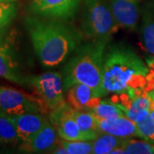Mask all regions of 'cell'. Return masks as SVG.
<instances>
[{"label": "cell", "mask_w": 154, "mask_h": 154, "mask_svg": "<svg viewBox=\"0 0 154 154\" xmlns=\"http://www.w3.org/2000/svg\"><path fill=\"white\" fill-rule=\"evenodd\" d=\"M25 24L34 51L45 67L64 62L81 45L84 37L81 30L66 21L35 16L27 17Z\"/></svg>", "instance_id": "6da1fadb"}, {"label": "cell", "mask_w": 154, "mask_h": 154, "mask_svg": "<svg viewBox=\"0 0 154 154\" xmlns=\"http://www.w3.org/2000/svg\"><path fill=\"white\" fill-rule=\"evenodd\" d=\"M149 69L140 57L125 45L109 47L104 57L103 84L105 93L120 94L146 85Z\"/></svg>", "instance_id": "7a4b0ae2"}, {"label": "cell", "mask_w": 154, "mask_h": 154, "mask_svg": "<svg viewBox=\"0 0 154 154\" xmlns=\"http://www.w3.org/2000/svg\"><path fill=\"white\" fill-rule=\"evenodd\" d=\"M105 47V43L92 41L72 53L62 73L65 91L74 84L82 83L92 88L96 96L106 95L103 84Z\"/></svg>", "instance_id": "3957f363"}, {"label": "cell", "mask_w": 154, "mask_h": 154, "mask_svg": "<svg viewBox=\"0 0 154 154\" xmlns=\"http://www.w3.org/2000/svg\"><path fill=\"white\" fill-rule=\"evenodd\" d=\"M80 28L84 37L107 44L120 26L108 3L104 0H85Z\"/></svg>", "instance_id": "277c9868"}, {"label": "cell", "mask_w": 154, "mask_h": 154, "mask_svg": "<svg viewBox=\"0 0 154 154\" xmlns=\"http://www.w3.org/2000/svg\"><path fill=\"white\" fill-rule=\"evenodd\" d=\"M0 110L8 116L22 115L25 113H50L47 107L36 95L1 86Z\"/></svg>", "instance_id": "5b68a950"}, {"label": "cell", "mask_w": 154, "mask_h": 154, "mask_svg": "<svg viewBox=\"0 0 154 154\" xmlns=\"http://www.w3.org/2000/svg\"><path fill=\"white\" fill-rule=\"evenodd\" d=\"M28 85L33 87L35 95L41 99L50 112L65 103L63 75L59 72H46L28 78Z\"/></svg>", "instance_id": "8992f818"}, {"label": "cell", "mask_w": 154, "mask_h": 154, "mask_svg": "<svg viewBox=\"0 0 154 154\" xmlns=\"http://www.w3.org/2000/svg\"><path fill=\"white\" fill-rule=\"evenodd\" d=\"M73 111L74 108L65 102L49 113L50 122L55 127L58 136L63 140L70 141L94 140V137L84 133L80 128L73 116Z\"/></svg>", "instance_id": "52a82bcc"}, {"label": "cell", "mask_w": 154, "mask_h": 154, "mask_svg": "<svg viewBox=\"0 0 154 154\" xmlns=\"http://www.w3.org/2000/svg\"><path fill=\"white\" fill-rule=\"evenodd\" d=\"M82 0H31L33 15L49 19L67 21L76 14Z\"/></svg>", "instance_id": "ba28073f"}, {"label": "cell", "mask_w": 154, "mask_h": 154, "mask_svg": "<svg viewBox=\"0 0 154 154\" xmlns=\"http://www.w3.org/2000/svg\"><path fill=\"white\" fill-rule=\"evenodd\" d=\"M110 11L120 28L134 31L140 13V0H108Z\"/></svg>", "instance_id": "9c48e42d"}, {"label": "cell", "mask_w": 154, "mask_h": 154, "mask_svg": "<svg viewBox=\"0 0 154 154\" xmlns=\"http://www.w3.org/2000/svg\"><path fill=\"white\" fill-rule=\"evenodd\" d=\"M56 131L55 127L49 122L33 138L26 142H22L21 150L31 153H51L59 141Z\"/></svg>", "instance_id": "30bf717a"}, {"label": "cell", "mask_w": 154, "mask_h": 154, "mask_svg": "<svg viewBox=\"0 0 154 154\" xmlns=\"http://www.w3.org/2000/svg\"><path fill=\"white\" fill-rule=\"evenodd\" d=\"M17 128L19 140L26 142L50 122L41 113H25L22 115L11 116Z\"/></svg>", "instance_id": "8fae6325"}, {"label": "cell", "mask_w": 154, "mask_h": 154, "mask_svg": "<svg viewBox=\"0 0 154 154\" xmlns=\"http://www.w3.org/2000/svg\"><path fill=\"white\" fill-rule=\"evenodd\" d=\"M68 104L75 110L91 111L101 101L93 89L82 83H76L66 91Z\"/></svg>", "instance_id": "7c38bea8"}, {"label": "cell", "mask_w": 154, "mask_h": 154, "mask_svg": "<svg viewBox=\"0 0 154 154\" xmlns=\"http://www.w3.org/2000/svg\"><path fill=\"white\" fill-rule=\"evenodd\" d=\"M97 120L100 134H109L125 139L134 136L139 137L135 122L128 118L127 116L110 119L97 117Z\"/></svg>", "instance_id": "4fadbf2b"}, {"label": "cell", "mask_w": 154, "mask_h": 154, "mask_svg": "<svg viewBox=\"0 0 154 154\" xmlns=\"http://www.w3.org/2000/svg\"><path fill=\"white\" fill-rule=\"evenodd\" d=\"M0 77L17 83L28 85V78L22 75L11 49L7 45H0Z\"/></svg>", "instance_id": "5bb4252c"}, {"label": "cell", "mask_w": 154, "mask_h": 154, "mask_svg": "<svg viewBox=\"0 0 154 154\" xmlns=\"http://www.w3.org/2000/svg\"><path fill=\"white\" fill-rule=\"evenodd\" d=\"M140 35L145 50L154 56V6L147 7L143 11Z\"/></svg>", "instance_id": "9a60e30c"}, {"label": "cell", "mask_w": 154, "mask_h": 154, "mask_svg": "<svg viewBox=\"0 0 154 154\" xmlns=\"http://www.w3.org/2000/svg\"><path fill=\"white\" fill-rule=\"evenodd\" d=\"M73 116L83 132L91 135L94 139L100 134L97 117L89 111L77 110L74 109Z\"/></svg>", "instance_id": "2e32d148"}, {"label": "cell", "mask_w": 154, "mask_h": 154, "mask_svg": "<svg viewBox=\"0 0 154 154\" xmlns=\"http://www.w3.org/2000/svg\"><path fill=\"white\" fill-rule=\"evenodd\" d=\"M124 139L109 134H100L93 142V153H111L113 150L121 146Z\"/></svg>", "instance_id": "e0dca14e"}, {"label": "cell", "mask_w": 154, "mask_h": 154, "mask_svg": "<svg viewBox=\"0 0 154 154\" xmlns=\"http://www.w3.org/2000/svg\"><path fill=\"white\" fill-rule=\"evenodd\" d=\"M19 140L17 128L11 119V116H8L0 110V141L3 144L17 143Z\"/></svg>", "instance_id": "ac0fdd59"}, {"label": "cell", "mask_w": 154, "mask_h": 154, "mask_svg": "<svg viewBox=\"0 0 154 154\" xmlns=\"http://www.w3.org/2000/svg\"><path fill=\"white\" fill-rule=\"evenodd\" d=\"M17 15V6L12 2H0V45Z\"/></svg>", "instance_id": "d6986e66"}, {"label": "cell", "mask_w": 154, "mask_h": 154, "mask_svg": "<svg viewBox=\"0 0 154 154\" xmlns=\"http://www.w3.org/2000/svg\"><path fill=\"white\" fill-rule=\"evenodd\" d=\"M90 112H92L95 116L99 118H105V119L116 118L119 116H126L123 110L119 106H117L114 103L102 99Z\"/></svg>", "instance_id": "ffe728a7"}, {"label": "cell", "mask_w": 154, "mask_h": 154, "mask_svg": "<svg viewBox=\"0 0 154 154\" xmlns=\"http://www.w3.org/2000/svg\"><path fill=\"white\" fill-rule=\"evenodd\" d=\"M127 154H154V145L146 140H136L130 138L124 139L121 145Z\"/></svg>", "instance_id": "44dd1931"}, {"label": "cell", "mask_w": 154, "mask_h": 154, "mask_svg": "<svg viewBox=\"0 0 154 154\" xmlns=\"http://www.w3.org/2000/svg\"><path fill=\"white\" fill-rule=\"evenodd\" d=\"M135 123L137 126L139 137L154 145V121L152 118L150 111Z\"/></svg>", "instance_id": "7402d4cb"}, {"label": "cell", "mask_w": 154, "mask_h": 154, "mask_svg": "<svg viewBox=\"0 0 154 154\" xmlns=\"http://www.w3.org/2000/svg\"><path fill=\"white\" fill-rule=\"evenodd\" d=\"M61 143L65 147L68 154H89L93 153V142L76 140L70 141L61 140Z\"/></svg>", "instance_id": "603a6c76"}, {"label": "cell", "mask_w": 154, "mask_h": 154, "mask_svg": "<svg viewBox=\"0 0 154 154\" xmlns=\"http://www.w3.org/2000/svg\"><path fill=\"white\" fill-rule=\"evenodd\" d=\"M148 97L150 99V106H149V110L150 111H154V90L151 91L148 93Z\"/></svg>", "instance_id": "cb8c5ba5"}, {"label": "cell", "mask_w": 154, "mask_h": 154, "mask_svg": "<svg viewBox=\"0 0 154 154\" xmlns=\"http://www.w3.org/2000/svg\"><path fill=\"white\" fill-rule=\"evenodd\" d=\"M15 0H0V2H14Z\"/></svg>", "instance_id": "d4e9b609"}, {"label": "cell", "mask_w": 154, "mask_h": 154, "mask_svg": "<svg viewBox=\"0 0 154 154\" xmlns=\"http://www.w3.org/2000/svg\"><path fill=\"white\" fill-rule=\"evenodd\" d=\"M150 113H151V116H152V118L153 119L154 121V111H150Z\"/></svg>", "instance_id": "484cf974"}]
</instances>
